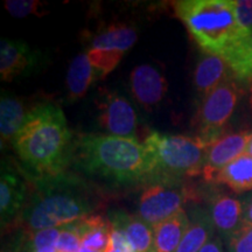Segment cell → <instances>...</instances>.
Here are the masks:
<instances>
[{"mask_svg": "<svg viewBox=\"0 0 252 252\" xmlns=\"http://www.w3.org/2000/svg\"><path fill=\"white\" fill-rule=\"evenodd\" d=\"M94 206L89 187L76 175L35 178L19 223L27 232L61 228L91 215Z\"/></svg>", "mask_w": 252, "mask_h": 252, "instance_id": "3", "label": "cell"}, {"mask_svg": "<svg viewBox=\"0 0 252 252\" xmlns=\"http://www.w3.org/2000/svg\"><path fill=\"white\" fill-rule=\"evenodd\" d=\"M105 252H133V250L123 232L112 228L111 241H110V245Z\"/></svg>", "mask_w": 252, "mask_h": 252, "instance_id": "28", "label": "cell"}, {"mask_svg": "<svg viewBox=\"0 0 252 252\" xmlns=\"http://www.w3.org/2000/svg\"><path fill=\"white\" fill-rule=\"evenodd\" d=\"M78 252H102V251H96V250H93V249H88L86 247H81L80 251Z\"/></svg>", "mask_w": 252, "mask_h": 252, "instance_id": "33", "label": "cell"}, {"mask_svg": "<svg viewBox=\"0 0 252 252\" xmlns=\"http://www.w3.org/2000/svg\"><path fill=\"white\" fill-rule=\"evenodd\" d=\"M245 153L252 157V135L250 138V141H249V144H248V147H247V151H245Z\"/></svg>", "mask_w": 252, "mask_h": 252, "instance_id": "32", "label": "cell"}, {"mask_svg": "<svg viewBox=\"0 0 252 252\" xmlns=\"http://www.w3.org/2000/svg\"><path fill=\"white\" fill-rule=\"evenodd\" d=\"M36 56L23 41L1 40L0 45V75L6 82L13 81L33 69Z\"/></svg>", "mask_w": 252, "mask_h": 252, "instance_id": "14", "label": "cell"}, {"mask_svg": "<svg viewBox=\"0 0 252 252\" xmlns=\"http://www.w3.org/2000/svg\"><path fill=\"white\" fill-rule=\"evenodd\" d=\"M249 103H250V106L252 109V82H251V87H250V97H249Z\"/></svg>", "mask_w": 252, "mask_h": 252, "instance_id": "34", "label": "cell"}, {"mask_svg": "<svg viewBox=\"0 0 252 252\" xmlns=\"http://www.w3.org/2000/svg\"><path fill=\"white\" fill-rule=\"evenodd\" d=\"M26 251L33 250H56L61 228H49L39 230V231L27 232Z\"/></svg>", "mask_w": 252, "mask_h": 252, "instance_id": "23", "label": "cell"}, {"mask_svg": "<svg viewBox=\"0 0 252 252\" xmlns=\"http://www.w3.org/2000/svg\"><path fill=\"white\" fill-rule=\"evenodd\" d=\"M214 182L225 185L236 194L252 190V157L242 154L220 171Z\"/></svg>", "mask_w": 252, "mask_h": 252, "instance_id": "21", "label": "cell"}, {"mask_svg": "<svg viewBox=\"0 0 252 252\" xmlns=\"http://www.w3.org/2000/svg\"><path fill=\"white\" fill-rule=\"evenodd\" d=\"M234 7L239 27L252 34V0H234Z\"/></svg>", "mask_w": 252, "mask_h": 252, "instance_id": "26", "label": "cell"}, {"mask_svg": "<svg viewBox=\"0 0 252 252\" xmlns=\"http://www.w3.org/2000/svg\"><path fill=\"white\" fill-rule=\"evenodd\" d=\"M24 104L14 96L2 94L0 100V134L1 144L12 143L27 117Z\"/></svg>", "mask_w": 252, "mask_h": 252, "instance_id": "22", "label": "cell"}, {"mask_svg": "<svg viewBox=\"0 0 252 252\" xmlns=\"http://www.w3.org/2000/svg\"><path fill=\"white\" fill-rule=\"evenodd\" d=\"M215 226L208 210L194 208L189 219V226L175 252H198L213 238Z\"/></svg>", "mask_w": 252, "mask_h": 252, "instance_id": "18", "label": "cell"}, {"mask_svg": "<svg viewBox=\"0 0 252 252\" xmlns=\"http://www.w3.org/2000/svg\"><path fill=\"white\" fill-rule=\"evenodd\" d=\"M25 241H26V237H25V232L23 235H20L19 237L13 239L12 243H9L6 249H2L1 252H24L25 250Z\"/></svg>", "mask_w": 252, "mask_h": 252, "instance_id": "29", "label": "cell"}, {"mask_svg": "<svg viewBox=\"0 0 252 252\" xmlns=\"http://www.w3.org/2000/svg\"><path fill=\"white\" fill-rule=\"evenodd\" d=\"M12 145L36 178L62 174L74 158L75 141L64 113L52 103L41 104L28 111Z\"/></svg>", "mask_w": 252, "mask_h": 252, "instance_id": "1", "label": "cell"}, {"mask_svg": "<svg viewBox=\"0 0 252 252\" xmlns=\"http://www.w3.org/2000/svg\"><path fill=\"white\" fill-rule=\"evenodd\" d=\"M74 159L87 174L117 185L151 181L154 161L137 139L108 134H84L75 141Z\"/></svg>", "mask_w": 252, "mask_h": 252, "instance_id": "2", "label": "cell"}, {"mask_svg": "<svg viewBox=\"0 0 252 252\" xmlns=\"http://www.w3.org/2000/svg\"><path fill=\"white\" fill-rule=\"evenodd\" d=\"M100 127L110 135L135 139L138 115L130 100L118 91H108L98 102Z\"/></svg>", "mask_w": 252, "mask_h": 252, "instance_id": "9", "label": "cell"}, {"mask_svg": "<svg viewBox=\"0 0 252 252\" xmlns=\"http://www.w3.org/2000/svg\"><path fill=\"white\" fill-rule=\"evenodd\" d=\"M40 2L37 1H23V0H14V1H11V0H7L5 2V7L7 8V11L11 13L13 17L18 18H24L27 17L32 13H37V8H39Z\"/></svg>", "mask_w": 252, "mask_h": 252, "instance_id": "27", "label": "cell"}, {"mask_svg": "<svg viewBox=\"0 0 252 252\" xmlns=\"http://www.w3.org/2000/svg\"><path fill=\"white\" fill-rule=\"evenodd\" d=\"M226 241L229 252H252V223L244 220Z\"/></svg>", "mask_w": 252, "mask_h": 252, "instance_id": "24", "label": "cell"}, {"mask_svg": "<svg viewBox=\"0 0 252 252\" xmlns=\"http://www.w3.org/2000/svg\"><path fill=\"white\" fill-rule=\"evenodd\" d=\"M198 252H223V244L220 237H213Z\"/></svg>", "mask_w": 252, "mask_h": 252, "instance_id": "30", "label": "cell"}, {"mask_svg": "<svg viewBox=\"0 0 252 252\" xmlns=\"http://www.w3.org/2000/svg\"><path fill=\"white\" fill-rule=\"evenodd\" d=\"M110 222L112 228L123 232L133 252H156L153 225L139 215L118 212L113 214Z\"/></svg>", "mask_w": 252, "mask_h": 252, "instance_id": "15", "label": "cell"}, {"mask_svg": "<svg viewBox=\"0 0 252 252\" xmlns=\"http://www.w3.org/2000/svg\"><path fill=\"white\" fill-rule=\"evenodd\" d=\"M214 226L228 239L244 220V207L239 200L226 194L215 193L209 198V210Z\"/></svg>", "mask_w": 252, "mask_h": 252, "instance_id": "13", "label": "cell"}, {"mask_svg": "<svg viewBox=\"0 0 252 252\" xmlns=\"http://www.w3.org/2000/svg\"><path fill=\"white\" fill-rule=\"evenodd\" d=\"M130 88L135 100L151 110L161 103L168 86L161 71L151 64H140L131 72Z\"/></svg>", "mask_w": 252, "mask_h": 252, "instance_id": "12", "label": "cell"}, {"mask_svg": "<svg viewBox=\"0 0 252 252\" xmlns=\"http://www.w3.org/2000/svg\"><path fill=\"white\" fill-rule=\"evenodd\" d=\"M137 39V31L124 24L110 25L94 36L88 55L91 63L102 72L103 78L117 67Z\"/></svg>", "mask_w": 252, "mask_h": 252, "instance_id": "8", "label": "cell"}, {"mask_svg": "<svg viewBox=\"0 0 252 252\" xmlns=\"http://www.w3.org/2000/svg\"><path fill=\"white\" fill-rule=\"evenodd\" d=\"M244 220L252 223V197L244 207Z\"/></svg>", "mask_w": 252, "mask_h": 252, "instance_id": "31", "label": "cell"}, {"mask_svg": "<svg viewBox=\"0 0 252 252\" xmlns=\"http://www.w3.org/2000/svg\"><path fill=\"white\" fill-rule=\"evenodd\" d=\"M189 226V217L185 210L153 225L156 252H175Z\"/></svg>", "mask_w": 252, "mask_h": 252, "instance_id": "19", "label": "cell"}, {"mask_svg": "<svg viewBox=\"0 0 252 252\" xmlns=\"http://www.w3.org/2000/svg\"><path fill=\"white\" fill-rule=\"evenodd\" d=\"M82 247L80 234H78L75 223L61 226L56 251L58 252H78Z\"/></svg>", "mask_w": 252, "mask_h": 252, "instance_id": "25", "label": "cell"}, {"mask_svg": "<svg viewBox=\"0 0 252 252\" xmlns=\"http://www.w3.org/2000/svg\"><path fill=\"white\" fill-rule=\"evenodd\" d=\"M80 234L82 247L105 252L111 241L112 224L102 216L89 215L75 222Z\"/></svg>", "mask_w": 252, "mask_h": 252, "instance_id": "20", "label": "cell"}, {"mask_svg": "<svg viewBox=\"0 0 252 252\" xmlns=\"http://www.w3.org/2000/svg\"><path fill=\"white\" fill-rule=\"evenodd\" d=\"M26 252H58L56 250H33V251H26Z\"/></svg>", "mask_w": 252, "mask_h": 252, "instance_id": "35", "label": "cell"}, {"mask_svg": "<svg viewBox=\"0 0 252 252\" xmlns=\"http://www.w3.org/2000/svg\"><path fill=\"white\" fill-rule=\"evenodd\" d=\"M252 135L251 131H241L237 133L223 135L210 145L207 152L202 175L204 180L214 182V179L225 166L245 153Z\"/></svg>", "mask_w": 252, "mask_h": 252, "instance_id": "11", "label": "cell"}, {"mask_svg": "<svg viewBox=\"0 0 252 252\" xmlns=\"http://www.w3.org/2000/svg\"><path fill=\"white\" fill-rule=\"evenodd\" d=\"M30 195L27 182L20 173L9 166L8 162L2 161L0 176V214L2 229L19 223L30 200Z\"/></svg>", "mask_w": 252, "mask_h": 252, "instance_id": "10", "label": "cell"}, {"mask_svg": "<svg viewBox=\"0 0 252 252\" xmlns=\"http://www.w3.org/2000/svg\"><path fill=\"white\" fill-rule=\"evenodd\" d=\"M184 181H153L144 189L138 202V215L151 225L162 222L176 213L190 198V191Z\"/></svg>", "mask_w": 252, "mask_h": 252, "instance_id": "7", "label": "cell"}, {"mask_svg": "<svg viewBox=\"0 0 252 252\" xmlns=\"http://www.w3.org/2000/svg\"><path fill=\"white\" fill-rule=\"evenodd\" d=\"M230 78L234 76L225 60L220 55L207 54L195 68L193 84L195 90L204 97Z\"/></svg>", "mask_w": 252, "mask_h": 252, "instance_id": "16", "label": "cell"}, {"mask_svg": "<svg viewBox=\"0 0 252 252\" xmlns=\"http://www.w3.org/2000/svg\"><path fill=\"white\" fill-rule=\"evenodd\" d=\"M238 98V86L232 78L204 96L193 121L196 137L208 146L222 138L223 130L235 111Z\"/></svg>", "mask_w": 252, "mask_h": 252, "instance_id": "6", "label": "cell"}, {"mask_svg": "<svg viewBox=\"0 0 252 252\" xmlns=\"http://www.w3.org/2000/svg\"><path fill=\"white\" fill-rule=\"evenodd\" d=\"M154 161L153 181H184L201 175L209 146L194 135H171L153 131L144 141Z\"/></svg>", "mask_w": 252, "mask_h": 252, "instance_id": "5", "label": "cell"}, {"mask_svg": "<svg viewBox=\"0 0 252 252\" xmlns=\"http://www.w3.org/2000/svg\"><path fill=\"white\" fill-rule=\"evenodd\" d=\"M98 78H103L102 72L91 63L88 53H82L74 58L67 74L69 102L81 99L87 94L91 84Z\"/></svg>", "mask_w": 252, "mask_h": 252, "instance_id": "17", "label": "cell"}, {"mask_svg": "<svg viewBox=\"0 0 252 252\" xmlns=\"http://www.w3.org/2000/svg\"><path fill=\"white\" fill-rule=\"evenodd\" d=\"M174 11L206 54L222 56L238 39L252 35L239 27L234 0H182Z\"/></svg>", "mask_w": 252, "mask_h": 252, "instance_id": "4", "label": "cell"}]
</instances>
